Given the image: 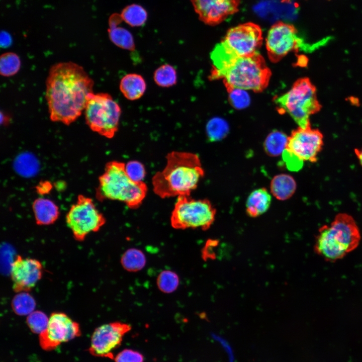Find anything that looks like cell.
Wrapping results in <instances>:
<instances>
[{"instance_id": "obj_1", "label": "cell", "mask_w": 362, "mask_h": 362, "mask_svg": "<svg viewBox=\"0 0 362 362\" xmlns=\"http://www.w3.org/2000/svg\"><path fill=\"white\" fill-rule=\"evenodd\" d=\"M94 81L82 67L72 62H59L50 69L45 98L50 119L69 125L85 109Z\"/></svg>"}, {"instance_id": "obj_2", "label": "cell", "mask_w": 362, "mask_h": 362, "mask_svg": "<svg viewBox=\"0 0 362 362\" xmlns=\"http://www.w3.org/2000/svg\"><path fill=\"white\" fill-rule=\"evenodd\" d=\"M164 168L153 176L154 193L161 198L190 196L204 176L199 156L195 153L172 151L166 156Z\"/></svg>"}, {"instance_id": "obj_3", "label": "cell", "mask_w": 362, "mask_h": 362, "mask_svg": "<svg viewBox=\"0 0 362 362\" xmlns=\"http://www.w3.org/2000/svg\"><path fill=\"white\" fill-rule=\"evenodd\" d=\"M360 239L354 218L347 213H340L329 225H324L319 229L314 249L325 260L334 262L354 250Z\"/></svg>"}, {"instance_id": "obj_4", "label": "cell", "mask_w": 362, "mask_h": 362, "mask_svg": "<svg viewBox=\"0 0 362 362\" xmlns=\"http://www.w3.org/2000/svg\"><path fill=\"white\" fill-rule=\"evenodd\" d=\"M124 162H108L104 172L99 177L96 189V198L100 202L118 201L128 208L136 209L142 204L147 193V187L143 182H136L128 175Z\"/></svg>"}, {"instance_id": "obj_5", "label": "cell", "mask_w": 362, "mask_h": 362, "mask_svg": "<svg viewBox=\"0 0 362 362\" xmlns=\"http://www.w3.org/2000/svg\"><path fill=\"white\" fill-rule=\"evenodd\" d=\"M270 71L258 52L232 59L222 69L211 71V79H223L228 89L260 92L267 85Z\"/></svg>"}, {"instance_id": "obj_6", "label": "cell", "mask_w": 362, "mask_h": 362, "mask_svg": "<svg viewBox=\"0 0 362 362\" xmlns=\"http://www.w3.org/2000/svg\"><path fill=\"white\" fill-rule=\"evenodd\" d=\"M274 102L281 112L288 113L303 128L310 126V116L321 108L316 88L308 78L297 80L288 92L275 98Z\"/></svg>"}, {"instance_id": "obj_7", "label": "cell", "mask_w": 362, "mask_h": 362, "mask_svg": "<svg viewBox=\"0 0 362 362\" xmlns=\"http://www.w3.org/2000/svg\"><path fill=\"white\" fill-rule=\"evenodd\" d=\"M85 122L94 132L110 139L119 128L121 110L111 96L94 93L89 95L85 108Z\"/></svg>"}, {"instance_id": "obj_8", "label": "cell", "mask_w": 362, "mask_h": 362, "mask_svg": "<svg viewBox=\"0 0 362 362\" xmlns=\"http://www.w3.org/2000/svg\"><path fill=\"white\" fill-rule=\"evenodd\" d=\"M323 145V136L318 129L299 127L288 137L283 158L290 169H298L304 161L317 162Z\"/></svg>"}, {"instance_id": "obj_9", "label": "cell", "mask_w": 362, "mask_h": 362, "mask_svg": "<svg viewBox=\"0 0 362 362\" xmlns=\"http://www.w3.org/2000/svg\"><path fill=\"white\" fill-rule=\"evenodd\" d=\"M216 209L207 199L196 200L190 196L177 197L171 213L170 223L176 229H208L213 223Z\"/></svg>"}, {"instance_id": "obj_10", "label": "cell", "mask_w": 362, "mask_h": 362, "mask_svg": "<svg viewBox=\"0 0 362 362\" xmlns=\"http://www.w3.org/2000/svg\"><path fill=\"white\" fill-rule=\"evenodd\" d=\"M106 222L92 199L82 194L78 195L66 215V224L78 241H83L90 232L99 231Z\"/></svg>"}, {"instance_id": "obj_11", "label": "cell", "mask_w": 362, "mask_h": 362, "mask_svg": "<svg viewBox=\"0 0 362 362\" xmlns=\"http://www.w3.org/2000/svg\"><path fill=\"white\" fill-rule=\"evenodd\" d=\"M262 39L259 26L247 22L230 29L220 44L238 57H246L258 52Z\"/></svg>"}, {"instance_id": "obj_12", "label": "cell", "mask_w": 362, "mask_h": 362, "mask_svg": "<svg viewBox=\"0 0 362 362\" xmlns=\"http://www.w3.org/2000/svg\"><path fill=\"white\" fill-rule=\"evenodd\" d=\"M265 41L268 57L273 62L278 61L291 51L308 49L295 27L282 21L270 27Z\"/></svg>"}, {"instance_id": "obj_13", "label": "cell", "mask_w": 362, "mask_h": 362, "mask_svg": "<svg viewBox=\"0 0 362 362\" xmlns=\"http://www.w3.org/2000/svg\"><path fill=\"white\" fill-rule=\"evenodd\" d=\"M80 334L77 322L64 313L53 312L49 317L46 329L39 334L40 345L45 350H51Z\"/></svg>"}, {"instance_id": "obj_14", "label": "cell", "mask_w": 362, "mask_h": 362, "mask_svg": "<svg viewBox=\"0 0 362 362\" xmlns=\"http://www.w3.org/2000/svg\"><path fill=\"white\" fill-rule=\"evenodd\" d=\"M131 329L130 325L119 321L99 326L92 335L89 352L96 356L113 358L112 351L120 345L123 336Z\"/></svg>"}, {"instance_id": "obj_15", "label": "cell", "mask_w": 362, "mask_h": 362, "mask_svg": "<svg viewBox=\"0 0 362 362\" xmlns=\"http://www.w3.org/2000/svg\"><path fill=\"white\" fill-rule=\"evenodd\" d=\"M43 270L39 260L17 255L11 269L13 291L18 293L31 291L41 279Z\"/></svg>"}, {"instance_id": "obj_16", "label": "cell", "mask_w": 362, "mask_h": 362, "mask_svg": "<svg viewBox=\"0 0 362 362\" xmlns=\"http://www.w3.org/2000/svg\"><path fill=\"white\" fill-rule=\"evenodd\" d=\"M201 21L215 25L238 11L240 0H191Z\"/></svg>"}, {"instance_id": "obj_17", "label": "cell", "mask_w": 362, "mask_h": 362, "mask_svg": "<svg viewBox=\"0 0 362 362\" xmlns=\"http://www.w3.org/2000/svg\"><path fill=\"white\" fill-rule=\"evenodd\" d=\"M36 223L38 225H49L58 219L60 212L58 206L52 200L44 198L36 199L32 203Z\"/></svg>"}, {"instance_id": "obj_18", "label": "cell", "mask_w": 362, "mask_h": 362, "mask_svg": "<svg viewBox=\"0 0 362 362\" xmlns=\"http://www.w3.org/2000/svg\"><path fill=\"white\" fill-rule=\"evenodd\" d=\"M271 196L265 188L253 191L248 196L246 203V212L251 217H256L265 213L269 208Z\"/></svg>"}, {"instance_id": "obj_19", "label": "cell", "mask_w": 362, "mask_h": 362, "mask_svg": "<svg viewBox=\"0 0 362 362\" xmlns=\"http://www.w3.org/2000/svg\"><path fill=\"white\" fill-rule=\"evenodd\" d=\"M146 84L138 74L129 73L123 76L120 83V89L123 96L131 101L140 99L144 94Z\"/></svg>"}, {"instance_id": "obj_20", "label": "cell", "mask_w": 362, "mask_h": 362, "mask_svg": "<svg viewBox=\"0 0 362 362\" xmlns=\"http://www.w3.org/2000/svg\"><path fill=\"white\" fill-rule=\"evenodd\" d=\"M297 184L293 177L287 174L275 176L270 182V189L273 196L279 200H286L295 193Z\"/></svg>"}, {"instance_id": "obj_21", "label": "cell", "mask_w": 362, "mask_h": 362, "mask_svg": "<svg viewBox=\"0 0 362 362\" xmlns=\"http://www.w3.org/2000/svg\"><path fill=\"white\" fill-rule=\"evenodd\" d=\"M146 262L144 253L141 250L135 248L126 250L121 258L122 267L130 272H136L142 269Z\"/></svg>"}, {"instance_id": "obj_22", "label": "cell", "mask_w": 362, "mask_h": 362, "mask_svg": "<svg viewBox=\"0 0 362 362\" xmlns=\"http://www.w3.org/2000/svg\"><path fill=\"white\" fill-rule=\"evenodd\" d=\"M288 137L283 132L273 131L266 137L264 143V149L267 154L276 157L283 153L286 148Z\"/></svg>"}, {"instance_id": "obj_23", "label": "cell", "mask_w": 362, "mask_h": 362, "mask_svg": "<svg viewBox=\"0 0 362 362\" xmlns=\"http://www.w3.org/2000/svg\"><path fill=\"white\" fill-rule=\"evenodd\" d=\"M109 35L111 41L119 47L130 51L135 50L133 36L125 28L117 25L110 26Z\"/></svg>"}, {"instance_id": "obj_24", "label": "cell", "mask_w": 362, "mask_h": 362, "mask_svg": "<svg viewBox=\"0 0 362 362\" xmlns=\"http://www.w3.org/2000/svg\"><path fill=\"white\" fill-rule=\"evenodd\" d=\"M120 16L123 20L131 26L138 27L145 23L147 13L140 5L132 4L125 8Z\"/></svg>"}, {"instance_id": "obj_25", "label": "cell", "mask_w": 362, "mask_h": 362, "mask_svg": "<svg viewBox=\"0 0 362 362\" xmlns=\"http://www.w3.org/2000/svg\"><path fill=\"white\" fill-rule=\"evenodd\" d=\"M206 133L210 141H219L225 138L229 131L227 121L220 117L211 119L206 125Z\"/></svg>"}, {"instance_id": "obj_26", "label": "cell", "mask_w": 362, "mask_h": 362, "mask_svg": "<svg viewBox=\"0 0 362 362\" xmlns=\"http://www.w3.org/2000/svg\"><path fill=\"white\" fill-rule=\"evenodd\" d=\"M153 79L160 86L168 87L173 86L177 82L176 71L170 64L162 65L155 70Z\"/></svg>"}, {"instance_id": "obj_27", "label": "cell", "mask_w": 362, "mask_h": 362, "mask_svg": "<svg viewBox=\"0 0 362 362\" xmlns=\"http://www.w3.org/2000/svg\"><path fill=\"white\" fill-rule=\"evenodd\" d=\"M35 306L34 298L27 292L19 293L12 301L13 311L19 315H28L34 311Z\"/></svg>"}, {"instance_id": "obj_28", "label": "cell", "mask_w": 362, "mask_h": 362, "mask_svg": "<svg viewBox=\"0 0 362 362\" xmlns=\"http://www.w3.org/2000/svg\"><path fill=\"white\" fill-rule=\"evenodd\" d=\"M156 284L161 292L165 294H170L177 289L179 279L175 272L170 270H164L158 275Z\"/></svg>"}, {"instance_id": "obj_29", "label": "cell", "mask_w": 362, "mask_h": 362, "mask_svg": "<svg viewBox=\"0 0 362 362\" xmlns=\"http://www.w3.org/2000/svg\"><path fill=\"white\" fill-rule=\"evenodd\" d=\"M21 60L19 56L14 52L3 54L0 58V73L9 77L16 74L21 67Z\"/></svg>"}, {"instance_id": "obj_30", "label": "cell", "mask_w": 362, "mask_h": 362, "mask_svg": "<svg viewBox=\"0 0 362 362\" xmlns=\"http://www.w3.org/2000/svg\"><path fill=\"white\" fill-rule=\"evenodd\" d=\"M49 318L44 312L36 310L29 314L26 319L28 326L32 332L39 335L47 328Z\"/></svg>"}, {"instance_id": "obj_31", "label": "cell", "mask_w": 362, "mask_h": 362, "mask_svg": "<svg viewBox=\"0 0 362 362\" xmlns=\"http://www.w3.org/2000/svg\"><path fill=\"white\" fill-rule=\"evenodd\" d=\"M229 99L232 106L236 109H242L250 104V98L246 90L240 88L228 89Z\"/></svg>"}, {"instance_id": "obj_32", "label": "cell", "mask_w": 362, "mask_h": 362, "mask_svg": "<svg viewBox=\"0 0 362 362\" xmlns=\"http://www.w3.org/2000/svg\"><path fill=\"white\" fill-rule=\"evenodd\" d=\"M126 171L129 177L136 182H143L146 175L144 165L136 160H132L125 164Z\"/></svg>"}, {"instance_id": "obj_33", "label": "cell", "mask_w": 362, "mask_h": 362, "mask_svg": "<svg viewBox=\"0 0 362 362\" xmlns=\"http://www.w3.org/2000/svg\"><path fill=\"white\" fill-rule=\"evenodd\" d=\"M115 362H143L144 357L140 352L132 349H124L114 358Z\"/></svg>"}, {"instance_id": "obj_34", "label": "cell", "mask_w": 362, "mask_h": 362, "mask_svg": "<svg viewBox=\"0 0 362 362\" xmlns=\"http://www.w3.org/2000/svg\"><path fill=\"white\" fill-rule=\"evenodd\" d=\"M1 46L6 48L9 47L12 43L11 35L7 31H2L0 36Z\"/></svg>"}, {"instance_id": "obj_35", "label": "cell", "mask_w": 362, "mask_h": 362, "mask_svg": "<svg viewBox=\"0 0 362 362\" xmlns=\"http://www.w3.org/2000/svg\"><path fill=\"white\" fill-rule=\"evenodd\" d=\"M52 188L51 184L47 181L41 182L36 187L37 193L41 195L48 193Z\"/></svg>"}, {"instance_id": "obj_36", "label": "cell", "mask_w": 362, "mask_h": 362, "mask_svg": "<svg viewBox=\"0 0 362 362\" xmlns=\"http://www.w3.org/2000/svg\"><path fill=\"white\" fill-rule=\"evenodd\" d=\"M354 152L359 164L362 166V147L360 148H355Z\"/></svg>"}, {"instance_id": "obj_37", "label": "cell", "mask_w": 362, "mask_h": 362, "mask_svg": "<svg viewBox=\"0 0 362 362\" xmlns=\"http://www.w3.org/2000/svg\"><path fill=\"white\" fill-rule=\"evenodd\" d=\"M290 1H291V0H281V1H282V3H288V2H289Z\"/></svg>"}]
</instances>
